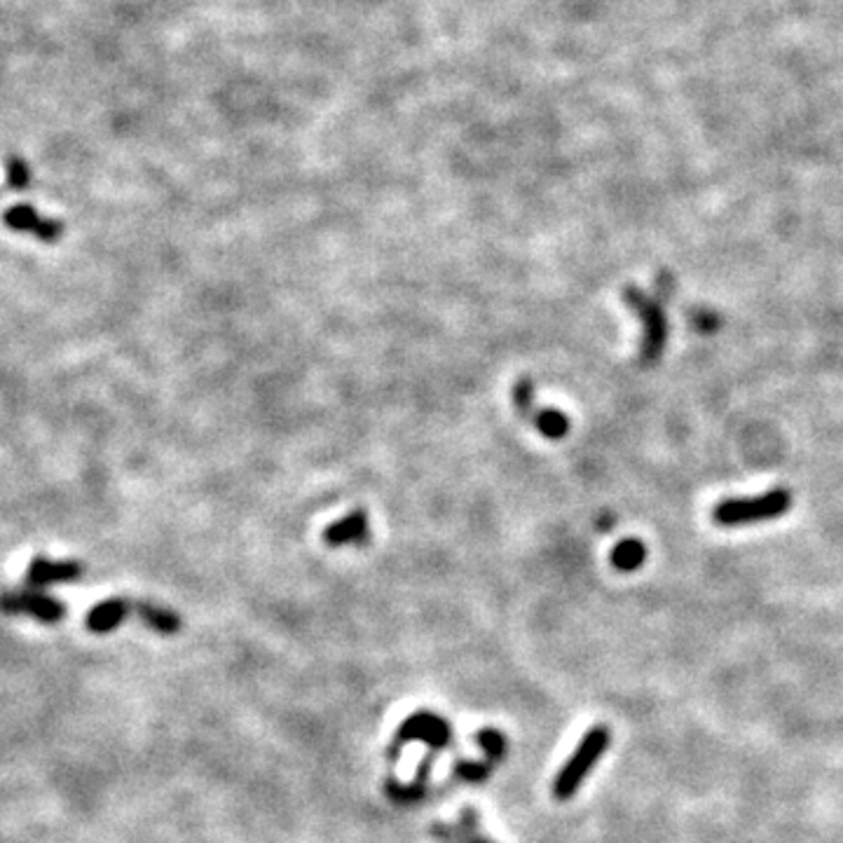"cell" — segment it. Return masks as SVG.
<instances>
[{
    "instance_id": "cell-1",
    "label": "cell",
    "mask_w": 843,
    "mask_h": 843,
    "mask_svg": "<svg viewBox=\"0 0 843 843\" xmlns=\"http://www.w3.org/2000/svg\"><path fill=\"white\" fill-rule=\"evenodd\" d=\"M792 506V495L783 488L757 497H733L724 499L715 506L712 518L719 527H743L764 523V520H776L785 516Z\"/></svg>"
},
{
    "instance_id": "cell-2",
    "label": "cell",
    "mask_w": 843,
    "mask_h": 843,
    "mask_svg": "<svg viewBox=\"0 0 843 843\" xmlns=\"http://www.w3.org/2000/svg\"><path fill=\"white\" fill-rule=\"evenodd\" d=\"M623 303L628 310L640 319L642 324V342H640V363L651 366L661 359L663 347L668 342V321L663 307L654 298L637 289V286H626L623 289Z\"/></svg>"
},
{
    "instance_id": "cell-3",
    "label": "cell",
    "mask_w": 843,
    "mask_h": 843,
    "mask_svg": "<svg viewBox=\"0 0 843 843\" xmlns=\"http://www.w3.org/2000/svg\"><path fill=\"white\" fill-rule=\"evenodd\" d=\"M609 740H612V733H609L607 726H593V729L586 733L577 750H574V755L567 759V764L562 766L558 776H555V783H553L555 799L567 801L577 794V790L586 780L588 773H591L595 762H598V759L607 752Z\"/></svg>"
},
{
    "instance_id": "cell-4",
    "label": "cell",
    "mask_w": 843,
    "mask_h": 843,
    "mask_svg": "<svg viewBox=\"0 0 843 843\" xmlns=\"http://www.w3.org/2000/svg\"><path fill=\"white\" fill-rule=\"evenodd\" d=\"M534 399H537L534 382L530 378L518 380L513 387V406H516L520 417L530 420L539 434L551 438V441H560L570 434V417L558 408H539Z\"/></svg>"
},
{
    "instance_id": "cell-5",
    "label": "cell",
    "mask_w": 843,
    "mask_h": 843,
    "mask_svg": "<svg viewBox=\"0 0 843 843\" xmlns=\"http://www.w3.org/2000/svg\"><path fill=\"white\" fill-rule=\"evenodd\" d=\"M0 612L5 614H31L38 621L54 623L64 616V605L43 593H5L0 595Z\"/></svg>"
},
{
    "instance_id": "cell-6",
    "label": "cell",
    "mask_w": 843,
    "mask_h": 843,
    "mask_svg": "<svg viewBox=\"0 0 843 843\" xmlns=\"http://www.w3.org/2000/svg\"><path fill=\"white\" fill-rule=\"evenodd\" d=\"M450 738H452V731L448 722L424 710L417 712V715L413 717H408L399 729V743H406V740H424V743L436 747V750L438 747L448 745Z\"/></svg>"
},
{
    "instance_id": "cell-7",
    "label": "cell",
    "mask_w": 843,
    "mask_h": 843,
    "mask_svg": "<svg viewBox=\"0 0 843 843\" xmlns=\"http://www.w3.org/2000/svg\"><path fill=\"white\" fill-rule=\"evenodd\" d=\"M324 541L331 548L340 546H366L370 541V518L363 509L347 513L345 518L335 520L324 530Z\"/></svg>"
},
{
    "instance_id": "cell-8",
    "label": "cell",
    "mask_w": 843,
    "mask_h": 843,
    "mask_svg": "<svg viewBox=\"0 0 843 843\" xmlns=\"http://www.w3.org/2000/svg\"><path fill=\"white\" fill-rule=\"evenodd\" d=\"M3 221L10 230L31 232V235L43 239V242H54V239H59L61 235V225L57 221H45V218H40L29 204H19V207L8 209Z\"/></svg>"
},
{
    "instance_id": "cell-9",
    "label": "cell",
    "mask_w": 843,
    "mask_h": 843,
    "mask_svg": "<svg viewBox=\"0 0 843 843\" xmlns=\"http://www.w3.org/2000/svg\"><path fill=\"white\" fill-rule=\"evenodd\" d=\"M82 574V567L73 560L54 562L47 558H33L29 565V572H26V579H29L31 586H50V584H68V581H75Z\"/></svg>"
},
{
    "instance_id": "cell-10",
    "label": "cell",
    "mask_w": 843,
    "mask_h": 843,
    "mask_svg": "<svg viewBox=\"0 0 843 843\" xmlns=\"http://www.w3.org/2000/svg\"><path fill=\"white\" fill-rule=\"evenodd\" d=\"M132 607V602L127 600L101 602V605H97L87 614V628L92 630V633H111L113 628L120 626Z\"/></svg>"
},
{
    "instance_id": "cell-11",
    "label": "cell",
    "mask_w": 843,
    "mask_h": 843,
    "mask_svg": "<svg viewBox=\"0 0 843 843\" xmlns=\"http://www.w3.org/2000/svg\"><path fill=\"white\" fill-rule=\"evenodd\" d=\"M609 560H612L614 570H619L623 574L637 572L644 565V560H647V546H644V541L640 539H633V537L623 539L621 544H616L612 548Z\"/></svg>"
},
{
    "instance_id": "cell-12",
    "label": "cell",
    "mask_w": 843,
    "mask_h": 843,
    "mask_svg": "<svg viewBox=\"0 0 843 843\" xmlns=\"http://www.w3.org/2000/svg\"><path fill=\"white\" fill-rule=\"evenodd\" d=\"M134 609L139 612L141 621L153 630H157V633L174 635L181 630V616H178L176 612H171V609L148 605V602H139V605H134Z\"/></svg>"
},
{
    "instance_id": "cell-13",
    "label": "cell",
    "mask_w": 843,
    "mask_h": 843,
    "mask_svg": "<svg viewBox=\"0 0 843 843\" xmlns=\"http://www.w3.org/2000/svg\"><path fill=\"white\" fill-rule=\"evenodd\" d=\"M476 740L478 745L483 747V752L488 755V759L492 762H499L506 755V738L502 731L497 729H481L476 733Z\"/></svg>"
},
{
    "instance_id": "cell-14",
    "label": "cell",
    "mask_w": 843,
    "mask_h": 843,
    "mask_svg": "<svg viewBox=\"0 0 843 843\" xmlns=\"http://www.w3.org/2000/svg\"><path fill=\"white\" fill-rule=\"evenodd\" d=\"M387 794H389V799L396 801V804L410 806V804H415V801H420L424 797V787H422V783H415V785L389 783Z\"/></svg>"
},
{
    "instance_id": "cell-15",
    "label": "cell",
    "mask_w": 843,
    "mask_h": 843,
    "mask_svg": "<svg viewBox=\"0 0 843 843\" xmlns=\"http://www.w3.org/2000/svg\"><path fill=\"white\" fill-rule=\"evenodd\" d=\"M457 776L466 780V783H483V780L490 778V766L478 762H459Z\"/></svg>"
},
{
    "instance_id": "cell-16",
    "label": "cell",
    "mask_w": 843,
    "mask_h": 843,
    "mask_svg": "<svg viewBox=\"0 0 843 843\" xmlns=\"http://www.w3.org/2000/svg\"><path fill=\"white\" fill-rule=\"evenodd\" d=\"M26 169L22 167V164H12V169H10V181L17 185V188H22V185L26 183Z\"/></svg>"
},
{
    "instance_id": "cell-17",
    "label": "cell",
    "mask_w": 843,
    "mask_h": 843,
    "mask_svg": "<svg viewBox=\"0 0 843 843\" xmlns=\"http://www.w3.org/2000/svg\"><path fill=\"white\" fill-rule=\"evenodd\" d=\"M471 843H490V841H483V839H476V841H471Z\"/></svg>"
}]
</instances>
